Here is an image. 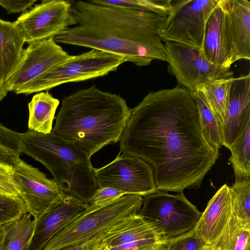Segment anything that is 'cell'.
Listing matches in <instances>:
<instances>
[{
  "label": "cell",
  "instance_id": "obj_26",
  "mask_svg": "<svg viewBox=\"0 0 250 250\" xmlns=\"http://www.w3.org/2000/svg\"><path fill=\"white\" fill-rule=\"evenodd\" d=\"M229 149L235 178L250 177V125Z\"/></svg>",
  "mask_w": 250,
  "mask_h": 250
},
{
  "label": "cell",
  "instance_id": "obj_14",
  "mask_svg": "<svg viewBox=\"0 0 250 250\" xmlns=\"http://www.w3.org/2000/svg\"><path fill=\"white\" fill-rule=\"evenodd\" d=\"M229 0H219L206 24L201 53L210 63L230 69L236 62L228 20Z\"/></svg>",
  "mask_w": 250,
  "mask_h": 250
},
{
  "label": "cell",
  "instance_id": "obj_32",
  "mask_svg": "<svg viewBox=\"0 0 250 250\" xmlns=\"http://www.w3.org/2000/svg\"><path fill=\"white\" fill-rule=\"evenodd\" d=\"M125 195L120 191L109 187L98 188L90 204H103L115 198Z\"/></svg>",
  "mask_w": 250,
  "mask_h": 250
},
{
  "label": "cell",
  "instance_id": "obj_30",
  "mask_svg": "<svg viewBox=\"0 0 250 250\" xmlns=\"http://www.w3.org/2000/svg\"><path fill=\"white\" fill-rule=\"evenodd\" d=\"M207 245L193 229L166 241L161 250H203Z\"/></svg>",
  "mask_w": 250,
  "mask_h": 250
},
{
  "label": "cell",
  "instance_id": "obj_21",
  "mask_svg": "<svg viewBox=\"0 0 250 250\" xmlns=\"http://www.w3.org/2000/svg\"><path fill=\"white\" fill-rule=\"evenodd\" d=\"M60 104L48 91L35 94L28 104L29 130L44 134L51 133L56 109Z\"/></svg>",
  "mask_w": 250,
  "mask_h": 250
},
{
  "label": "cell",
  "instance_id": "obj_3",
  "mask_svg": "<svg viewBox=\"0 0 250 250\" xmlns=\"http://www.w3.org/2000/svg\"><path fill=\"white\" fill-rule=\"evenodd\" d=\"M131 112L120 95L92 86L63 99L51 133L91 157L120 141Z\"/></svg>",
  "mask_w": 250,
  "mask_h": 250
},
{
  "label": "cell",
  "instance_id": "obj_35",
  "mask_svg": "<svg viewBox=\"0 0 250 250\" xmlns=\"http://www.w3.org/2000/svg\"><path fill=\"white\" fill-rule=\"evenodd\" d=\"M103 236V235H102ZM102 237L93 245L89 250H110L101 240Z\"/></svg>",
  "mask_w": 250,
  "mask_h": 250
},
{
  "label": "cell",
  "instance_id": "obj_38",
  "mask_svg": "<svg viewBox=\"0 0 250 250\" xmlns=\"http://www.w3.org/2000/svg\"><path fill=\"white\" fill-rule=\"evenodd\" d=\"M248 250H250V249H248Z\"/></svg>",
  "mask_w": 250,
  "mask_h": 250
},
{
  "label": "cell",
  "instance_id": "obj_36",
  "mask_svg": "<svg viewBox=\"0 0 250 250\" xmlns=\"http://www.w3.org/2000/svg\"><path fill=\"white\" fill-rule=\"evenodd\" d=\"M7 93L0 78V102L6 96Z\"/></svg>",
  "mask_w": 250,
  "mask_h": 250
},
{
  "label": "cell",
  "instance_id": "obj_5",
  "mask_svg": "<svg viewBox=\"0 0 250 250\" xmlns=\"http://www.w3.org/2000/svg\"><path fill=\"white\" fill-rule=\"evenodd\" d=\"M143 203L141 196L125 194L103 204H90L55 235L42 250H58L89 241L123 218L138 213Z\"/></svg>",
  "mask_w": 250,
  "mask_h": 250
},
{
  "label": "cell",
  "instance_id": "obj_22",
  "mask_svg": "<svg viewBox=\"0 0 250 250\" xmlns=\"http://www.w3.org/2000/svg\"><path fill=\"white\" fill-rule=\"evenodd\" d=\"M233 78L212 81L200 90L204 95L221 131L226 120Z\"/></svg>",
  "mask_w": 250,
  "mask_h": 250
},
{
  "label": "cell",
  "instance_id": "obj_17",
  "mask_svg": "<svg viewBox=\"0 0 250 250\" xmlns=\"http://www.w3.org/2000/svg\"><path fill=\"white\" fill-rule=\"evenodd\" d=\"M250 125V74L233 78L225 123L221 129L222 145L229 149Z\"/></svg>",
  "mask_w": 250,
  "mask_h": 250
},
{
  "label": "cell",
  "instance_id": "obj_7",
  "mask_svg": "<svg viewBox=\"0 0 250 250\" xmlns=\"http://www.w3.org/2000/svg\"><path fill=\"white\" fill-rule=\"evenodd\" d=\"M126 62L121 56L92 49L72 56L34 79L15 92L29 95L47 90L61 84L78 82L106 75Z\"/></svg>",
  "mask_w": 250,
  "mask_h": 250
},
{
  "label": "cell",
  "instance_id": "obj_23",
  "mask_svg": "<svg viewBox=\"0 0 250 250\" xmlns=\"http://www.w3.org/2000/svg\"><path fill=\"white\" fill-rule=\"evenodd\" d=\"M250 224L243 222L232 213L213 250H248L250 249Z\"/></svg>",
  "mask_w": 250,
  "mask_h": 250
},
{
  "label": "cell",
  "instance_id": "obj_25",
  "mask_svg": "<svg viewBox=\"0 0 250 250\" xmlns=\"http://www.w3.org/2000/svg\"><path fill=\"white\" fill-rule=\"evenodd\" d=\"M191 93L196 103L202 132L209 144L219 149L223 146L219 124L203 93L200 90Z\"/></svg>",
  "mask_w": 250,
  "mask_h": 250
},
{
  "label": "cell",
  "instance_id": "obj_10",
  "mask_svg": "<svg viewBox=\"0 0 250 250\" xmlns=\"http://www.w3.org/2000/svg\"><path fill=\"white\" fill-rule=\"evenodd\" d=\"M94 173L98 188L109 187L142 197L157 190L151 167L134 156L118 155L109 164L94 168Z\"/></svg>",
  "mask_w": 250,
  "mask_h": 250
},
{
  "label": "cell",
  "instance_id": "obj_24",
  "mask_svg": "<svg viewBox=\"0 0 250 250\" xmlns=\"http://www.w3.org/2000/svg\"><path fill=\"white\" fill-rule=\"evenodd\" d=\"M35 225L34 218L28 212L3 225L5 237L3 250H24L32 235Z\"/></svg>",
  "mask_w": 250,
  "mask_h": 250
},
{
  "label": "cell",
  "instance_id": "obj_34",
  "mask_svg": "<svg viewBox=\"0 0 250 250\" xmlns=\"http://www.w3.org/2000/svg\"><path fill=\"white\" fill-rule=\"evenodd\" d=\"M102 235L103 233L89 241L58 250H89L93 245L102 237Z\"/></svg>",
  "mask_w": 250,
  "mask_h": 250
},
{
  "label": "cell",
  "instance_id": "obj_33",
  "mask_svg": "<svg viewBox=\"0 0 250 250\" xmlns=\"http://www.w3.org/2000/svg\"><path fill=\"white\" fill-rule=\"evenodd\" d=\"M36 0H0V5L3 7L8 14L24 12L31 7Z\"/></svg>",
  "mask_w": 250,
  "mask_h": 250
},
{
  "label": "cell",
  "instance_id": "obj_29",
  "mask_svg": "<svg viewBox=\"0 0 250 250\" xmlns=\"http://www.w3.org/2000/svg\"><path fill=\"white\" fill-rule=\"evenodd\" d=\"M26 212V206L20 196L0 193V226L19 218Z\"/></svg>",
  "mask_w": 250,
  "mask_h": 250
},
{
  "label": "cell",
  "instance_id": "obj_1",
  "mask_svg": "<svg viewBox=\"0 0 250 250\" xmlns=\"http://www.w3.org/2000/svg\"><path fill=\"white\" fill-rule=\"evenodd\" d=\"M119 142L120 153L146 162L157 190L165 192L199 188L219 156L202 132L191 92L184 87L147 94L131 109Z\"/></svg>",
  "mask_w": 250,
  "mask_h": 250
},
{
  "label": "cell",
  "instance_id": "obj_15",
  "mask_svg": "<svg viewBox=\"0 0 250 250\" xmlns=\"http://www.w3.org/2000/svg\"><path fill=\"white\" fill-rule=\"evenodd\" d=\"M101 240L110 250H161L165 243L138 213L110 227L103 233Z\"/></svg>",
  "mask_w": 250,
  "mask_h": 250
},
{
  "label": "cell",
  "instance_id": "obj_37",
  "mask_svg": "<svg viewBox=\"0 0 250 250\" xmlns=\"http://www.w3.org/2000/svg\"><path fill=\"white\" fill-rule=\"evenodd\" d=\"M203 250H213L211 246L207 245Z\"/></svg>",
  "mask_w": 250,
  "mask_h": 250
},
{
  "label": "cell",
  "instance_id": "obj_28",
  "mask_svg": "<svg viewBox=\"0 0 250 250\" xmlns=\"http://www.w3.org/2000/svg\"><path fill=\"white\" fill-rule=\"evenodd\" d=\"M90 2L101 5L121 6L150 12L167 17L171 10L172 0H93Z\"/></svg>",
  "mask_w": 250,
  "mask_h": 250
},
{
  "label": "cell",
  "instance_id": "obj_16",
  "mask_svg": "<svg viewBox=\"0 0 250 250\" xmlns=\"http://www.w3.org/2000/svg\"><path fill=\"white\" fill-rule=\"evenodd\" d=\"M88 206V204L65 194L60 204L35 219L34 231L24 250H42L55 235Z\"/></svg>",
  "mask_w": 250,
  "mask_h": 250
},
{
  "label": "cell",
  "instance_id": "obj_31",
  "mask_svg": "<svg viewBox=\"0 0 250 250\" xmlns=\"http://www.w3.org/2000/svg\"><path fill=\"white\" fill-rule=\"evenodd\" d=\"M14 167L0 163V193L11 196H20L13 179Z\"/></svg>",
  "mask_w": 250,
  "mask_h": 250
},
{
  "label": "cell",
  "instance_id": "obj_12",
  "mask_svg": "<svg viewBox=\"0 0 250 250\" xmlns=\"http://www.w3.org/2000/svg\"><path fill=\"white\" fill-rule=\"evenodd\" d=\"M72 3L64 0H44L23 12L16 21L25 42L54 38L76 24Z\"/></svg>",
  "mask_w": 250,
  "mask_h": 250
},
{
  "label": "cell",
  "instance_id": "obj_6",
  "mask_svg": "<svg viewBox=\"0 0 250 250\" xmlns=\"http://www.w3.org/2000/svg\"><path fill=\"white\" fill-rule=\"evenodd\" d=\"M138 214L166 242L194 229L202 212L183 192L173 195L156 190L144 196Z\"/></svg>",
  "mask_w": 250,
  "mask_h": 250
},
{
  "label": "cell",
  "instance_id": "obj_27",
  "mask_svg": "<svg viewBox=\"0 0 250 250\" xmlns=\"http://www.w3.org/2000/svg\"><path fill=\"white\" fill-rule=\"evenodd\" d=\"M229 188L232 214L240 221L250 224V177L235 178Z\"/></svg>",
  "mask_w": 250,
  "mask_h": 250
},
{
  "label": "cell",
  "instance_id": "obj_20",
  "mask_svg": "<svg viewBox=\"0 0 250 250\" xmlns=\"http://www.w3.org/2000/svg\"><path fill=\"white\" fill-rule=\"evenodd\" d=\"M25 42L16 21L0 19V78L3 83L20 61Z\"/></svg>",
  "mask_w": 250,
  "mask_h": 250
},
{
  "label": "cell",
  "instance_id": "obj_8",
  "mask_svg": "<svg viewBox=\"0 0 250 250\" xmlns=\"http://www.w3.org/2000/svg\"><path fill=\"white\" fill-rule=\"evenodd\" d=\"M218 1H172L171 11L158 28V36L162 42H179L201 51L207 21Z\"/></svg>",
  "mask_w": 250,
  "mask_h": 250
},
{
  "label": "cell",
  "instance_id": "obj_19",
  "mask_svg": "<svg viewBox=\"0 0 250 250\" xmlns=\"http://www.w3.org/2000/svg\"><path fill=\"white\" fill-rule=\"evenodd\" d=\"M228 20L236 61H249L250 1L229 0Z\"/></svg>",
  "mask_w": 250,
  "mask_h": 250
},
{
  "label": "cell",
  "instance_id": "obj_2",
  "mask_svg": "<svg viewBox=\"0 0 250 250\" xmlns=\"http://www.w3.org/2000/svg\"><path fill=\"white\" fill-rule=\"evenodd\" d=\"M71 12L77 25L54 37L57 43L100 50L138 66L154 60L166 61L164 44L157 32L167 17L82 0L72 3Z\"/></svg>",
  "mask_w": 250,
  "mask_h": 250
},
{
  "label": "cell",
  "instance_id": "obj_4",
  "mask_svg": "<svg viewBox=\"0 0 250 250\" xmlns=\"http://www.w3.org/2000/svg\"><path fill=\"white\" fill-rule=\"evenodd\" d=\"M22 153L43 164L62 190L87 204L98 188L90 157L52 133H21Z\"/></svg>",
  "mask_w": 250,
  "mask_h": 250
},
{
  "label": "cell",
  "instance_id": "obj_13",
  "mask_svg": "<svg viewBox=\"0 0 250 250\" xmlns=\"http://www.w3.org/2000/svg\"><path fill=\"white\" fill-rule=\"evenodd\" d=\"M22 56L3 82L8 92L15 93L50 68L68 60L69 55L53 38L28 42Z\"/></svg>",
  "mask_w": 250,
  "mask_h": 250
},
{
  "label": "cell",
  "instance_id": "obj_18",
  "mask_svg": "<svg viewBox=\"0 0 250 250\" xmlns=\"http://www.w3.org/2000/svg\"><path fill=\"white\" fill-rule=\"evenodd\" d=\"M232 214L229 187L222 186L209 201L194 228L208 246L217 241Z\"/></svg>",
  "mask_w": 250,
  "mask_h": 250
},
{
  "label": "cell",
  "instance_id": "obj_11",
  "mask_svg": "<svg viewBox=\"0 0 250 250\" xmlns=\"http://www.w3.org/2000/svg\"><path fill=\"white\" fill-rule=\"evenodd\" d=\"M13 179L27 212L35 219L63 199L65 193L54 179L21 159L14 167Z\"/></svg>",
  "mask_w": 250,
  "mask_h": 250
},
{
  "label": "cell",
  "instance_id": "obj_9",
  "mask_svg": "<svg viewBox=\"0 0 250 250\" xmlns=\"http://www.w3.org/2000/svg\"><path fill=\"white\" fill-rule=\"evenodd\" d=\"M166 61L178 83L191 92L200 90L210 82L233 77V72L206 60L200 49L183 43L165 42Z\"/></svg>",
  "mask_w": 250,
  "mask_h": 250
}]
</instances>
